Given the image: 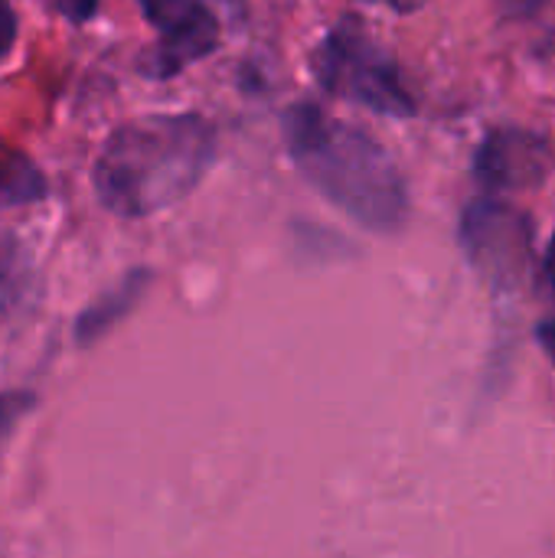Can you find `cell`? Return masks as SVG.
I'll return each instance as SVG.
<instances>
[{
	"instance_id": "obj_1",
	"label": "cell",
	"mask_w": 555,
	"mask_h": 558,
	"mask_svg": "<svg viewBox=\"0 0 555 558\" xmlns=\"http://www.w3.org/2000/svg\"><path fill=\"white\" fill-rule=\"evenodd\" d=\"M216 160V128L203 114H144L118 124L92 170L101 206L144 219L186 199Z\"/></svg>"
},
{
	"instance_id": "obj_2",
	"label": "cell",
	"mask_w": 555,
	"mask_h": 558,
	"mask_svg": "<svg viewBox=\"0 0 555 558\" xmlns=\"http://www.w3.org/2000/svg\"><path fill=\"white\" fill-rule=\"evenodd\" d=\"M285 144L307 183L373 232H399L409 216L406 180L389 150L357 124L301 101L285 114Z\"/></svg>"
},
{
	"instance_id": "obj_3",
	"label": "cell",
	"mask_w": 555,
	"mask_h": 558,
	"mask_svg": "<svg viewBox=\"0 0 555 558\" xmlns=\"http://www.w3.org/2000/svg\"><path fill=\"white\" fill-rule=\"evenodd\" d=\"M314 75L324 92L366 105L376 114L412 118L415 98L393 52L357 16H343L314 49Z\"/></svg>"
},
{
	"instance_id": "obj_4",
	"label": "cell",
	"mask_w": 555,
	"mask_h": 558,
	"mask_svg": "<svg viewBox=\"0 0 555 558\" xmlns=\"http://www.w3.org/2000/svg\"><path fill=\"white\" fill-rule=\"evenodd\" d=\"M157 43L141 59L150 78H173L219 46V20L206 0H137Z\"/></svg>"
},
{
	"instance_id": "obj_5",
	"label": "cell",
	"mask_w": 555,
	"mask_h": 558,
	"mask_svg": "<svg viewBox=\"0 0 555 558\" xmlns=\"http://www.w3.org/2000/svg\"><path fill=\"white\" fill-rule=\"evenodd\" d=\"M461 242L494 281L517 284L530 265L533 229L530 219L500 196H481L461 219Z\"/></svg>"
},
{
	"instance_id": "obj_6",
	"label": "cell",
	"mask_w": 555,
	"mask_h": 558,
	"mask_svg": "<svg viewBox=\"0 0 555 558\" xmlns=\"http://www.w3.org/2000/svg\"><path fill=\"white\" fill-rule=\"evenodd\" d=\"M550 170L553 144L527 128H494L474 154V177L487 196L533 190Z\"/></svg>"
},
{
	"instance_id": "obj_7",
	"label": "cell",
	"mask_w": 555,
	"mask_h": 558,
	"mask_svg": "<svg viewBox=\"0 0 555 558\" xmlns=\"http://www.w3.org/2000/svg\"><path fill=\"white\" fill-rule=\"evenodd\" d=\"M147 284H150V271H147V268H137V271H131L124 281H118L105 298H98L88 311L79 314V327H75L79 340L88 343V340L101 337L108 327H114V324L141 301V294L147 291Z\"/></svg>"
},
{
	"instance_id": "obj_8",
	"label": "cell",
	"mask_w": 555,
	"mask_h": 558,
	"mask_svg": "<svg viewBox=\"0 0 555 558\" xmlns=\"http://www.w3.org/2000/svg\"><path fill=\"white\" fill-rule=\"evenodd\" d=\"M49 193L43 170L29 154L0 137V206H29Z\"/></svg>"
},
{
	"instance_id": "obj_9",
	"label": "cell",
	"mask_w": 555,
	"mask_h": 558,
	"mask_svg": "<svg viewBox=\"0 0 555 558\" xmlns=\"http://www.w3.org/2000/svg\"><path fill=\"white\" fill-rule=\"evenodd\" d=\"M33 392H23V389H13V392H0V454L13 435V428L20 425V418L33 409Z\"/></svg>"
},
{
	"instance_id": "obj_10",
	"label": "cell",
	"mask_w": 555,
	"mask_h": 558,
	"mask_svg": "<svg viewBox=\"0 0 555 558\" xmlns=\"http://www.w3.org/2000/svg\"><path fill=\"white\" fill-rule=\"evenodd\" d=\"M52 7L72 23H88L98 10V0H52Z\"/></svg>"
},
{
	"instance_id": "obj_11",
	"label": "cell",
	"mask_w": 555,
	"mask_h": 558,
	"mask_svg": "<svg viewBox=\"0 0 555 558\" xmlns=\"http://www.w3.org/2000/svg\"><path fill=\"white\" fill-rule=\"evenodd\" d=\"M16 43V13L10 0H0V59L13 49Z\"/></svg>"
},
{
	"instance_id": "obj_12",
	"label": "cell",
	"mask_w": 555,
	"mask_h": 558,
	"mask_svg": "<svg viewBox=\"0 0 555 558\" xmlns=\"http://www.w3.org/2000/svg\"><path fill=\"white\" fill-rule=\"evenodd\" d=\"M543 278H546V288L553 291L555 298V235L546 245V255H543Z\"/></svg>"
},
{
	"instance_id": "obj_13",
	"label": "cell",
	"mask_w": 555,
	"mask_h": 558,
	"mask_svg": "<svg viewBox=\"0 0 555 558\" xmlns=\"http://www.w3.org/2000/svg\"><path fill=\"white\" fill-rule=\"evenodd\" d=\"M540 340H543L546 353L553 356V363H555V320H546V324H540Z\"/></svg>"
},
{
	"instance_id": "obj_14",
	"label": "cell",
	"mask_w": 555,
	"mask_h": 558,
	"mask_svg": "<svg viewBox=\"0 0 555 558\" xmlns=\"http://www.w3.org/2000/svg\"><path fill=\"white\" fill-rule=\"evenodd\" d=\"M386 3H393L396 10H412V7H419L422 0H386Z\"/></svg>"
}]
</instances>
